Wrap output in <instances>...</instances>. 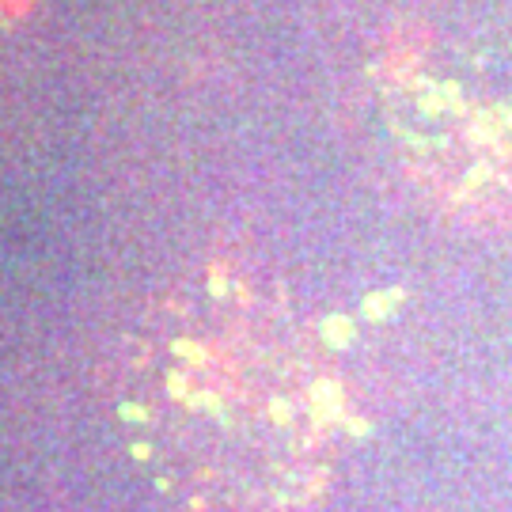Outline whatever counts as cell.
Returning a JSON list of instances; mask_svg holds the SVG:
<instances>
[{"label": "cell", "instance_id": "1", "mask_svg": "<svg viewBox=\"0 0 512 512\" xmlns=\"http://www.w3.org/2000/svg\"><path fill=\"white\" fill-rule=\"evenodd\" d=\"M122 399L160 475L217 509H289L346 433L330 353L281 300L236 277L164 296L129 338Z\"/></svg>", "mask_w": 512, "mask_h": 512}, {"label": "cell", "instance_id": "2", "mask_svg": "<svg viewBox=\"0 0 512 512\" xmlns=\"http://www.w3.org/2000/svg\"><path fill=\"white\" fill-rule=\"evenodd\" d=\"M387 156L444 213L512 217V31H421L372 76Z\"/></svg>", "mask_w": 512, "mask_h": 512}, {"label": "cell", "instance_id": "3", "mask_svg": "<svg viewBox=\"0 0 512 512\" xmlns=\"http://www.w3.org/2000/svg\"><path fill=\"white\" fill-rule=\"evenodd\" d=\"M0 4H19V0H0Z\"/></svg>", "mask_w": 512, "mask_h": 512}]
</instances>
